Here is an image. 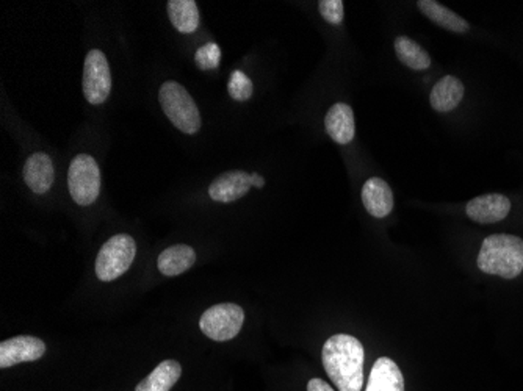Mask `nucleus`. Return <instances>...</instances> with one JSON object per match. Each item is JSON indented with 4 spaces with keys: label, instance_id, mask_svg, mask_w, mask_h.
Returning <instances> with one entry per match:
<instances>
[{
    "label": "nucleus",
    "instance_id": "obj_1",
    "mask_svg": "<svg viewBox=\"0 0 523 391\" xmlns=\"http://www.w3.org/2000/svg\"><path fill=\"white\" fill-rule=\"evenodd\" d=\"M327 376L339 391H360L364 384V346L347 333L327 339L321 352Z\"/></svg>",
    "mask_w": 523,
    "mask_h": 391
},
{
    "label": "nucleus",
    "instance_id": "obj_2",
    "mask_svg": "<svg viewBox=\"0 0 523 391\" xmlns=\"http://www.w3.org/2000/svg\"><path fill=\"white\" fill-rule=\"evenodd\" d=\"M478 267L486 274L514 279L523 271V240L508 234H495L483 242Z\"/></svg>",
    "mask_w": 523,
    "mask_h": 391
},
{
    "label": "nucleus",
    "instance_id": "obj_3",
    "mask_svg": "<svg viewBox=\"0 0 523 391\" xmlns=\"http://www.w3.org/2000/svg\"><path fill=\"white\" fill-rule=\"evenodd\" d=\"M158 100L165 115L174 127L187 135H195L201 129V115L190 92L177 82H165Z\"/></svg>",
    "mask_w": 523,
    "mask_h": 391
},
{
    "label": "nucleus",
    "instance_id": "obj_4",
    "mask_svg": "<svg viewBox=\"0 0 523 391\" xmlns=\"http://www.w3.org/2000/svg\"><path fill=\"white\" fill-rule=\"evenodd\" d=\"M137 254V244L131 235L111 236L99 251L96 259V275L99 281H117L131 267Z\"/></svg>",
    "mask_w": 523,
    "mask_h": 391
},
{
    "label": "nucleus",
    "instance_id": "obj_5",
    "mask_svg": "<svg viewBox=\"0 0 523 391\" xmlns=\"http://www.w3.org/2000/svg\"><path fill=\"white\" fill-rule=\"evenodd\" d=\"M68 188L74 203L84 207L96 203L101 191V171L92 156L80 154L72 160L68 171Z\"/></svg>",
    "mask_w": 523,
    "mask_h": 391
},
{
    "label": "nucleus",
    "instance_id": "obj_6",
    "mask_svg": "<svg viewBox=\"0 0 523 391\" xmlns=\"http://www.w3.org/2000/svg\"><path fill=\"white\" fill-rule=\"evenodd\" d=\"M245 312L236 304H218L204 312L199 327L205 337L215 341H229L242 331Z\"/></svg>",
    "mask_w": 523,
    "mask_h": 391
},
{
    "label": "nucleus",
    "instance_id": "obj_7",
    "mask_svg": "<svg viewBox=\"0 0 523 391\" xmlns=\"http://www.w3.org/2000/svg\"><path fill=\"white\" fill-rule=\"evenodd\" d=\"M84 94L93 105L104 104L111 92L110 66L102 51L93 49L84 63Z\"/></svg>",
    "mask_w": 523,
    "mask_h": 391
},
{
    "label": "nucleus",
    "instance_id": "obj_8",
    "mask_svg": "<svg viewBox=\"0 0 523 391\" xmlns=\"http://www.w3.org/2000/svg\"><path fill=\"white\" fill-rule=\"evenodd\" d=\"M46 345L36 337L20 335L0 343V368H12L18 363L40 360Z\"/></svg>",
    "mask_w": 523,
    "mask_h": 391
},
{
    "label": "nucleus",
    "instance_id": "obj_9",
    "mask_svg": "<svg viewBox=\"0 0 523 391\" xmlns=\"http://www.w3.org/2000/svg\"><path fill=\"white\" fill-rule=\"evenodd\" d=\"M467 216L475 222L492 224L510 215L511 201L503 195H484L471 199L465 207Z\"/></svg>",
    "mask_w": 523,
    "mask_h": 391
},
{
    "label": "nucleus",
    "instance_id": "obj_10",
    "mask_svg": "<svg viewBox=\"0 0 523 391\" xmlns=\"http://www.w3.org/2000/svg\"><path fill=\"white\" fill-rule=\"evenodd\" d=\"M251 188L249 174L245 171H229L220 177H216L210 183L209 195L216 203H234L246 196Z\"/></svg>",
    "mask_w": 523,
    "mask_h": 391
},
{
    "label": "nucleus",
    "instance_id": "obj_11",
    "mask_svg": "<svg viewBox=\"0 0 523 391\" xmlns=\"http://www.w3.org/2000/svg\"><path fill=\"white\" fill-rule=\"evenodd\" d=\"M55 180V170H53L51 156L44 152H36L27 158L24 164V182L36 195H44L52 188Z\"/></svg>",
    "mask_w": 523,
    "mask_h": 391
},
{
    "label": "nucleus",
    "instance_id": "obj_12",
    "mask_svg": "<svg viewBox=\"0 0 523 391\" xmlns=\"http://www.w3.org/2000/svg\"><path fill=\"white\" fill-rule=\"evenodd\" d=\"M362 203L373 218H386L393 210V193L389 183L380 177H372L362 188Z\"/></svg>",
    "mask_w": 523,
    "mask_h": 391
},
{
    "label": "nucleus",
    "instance_id": "obj_13",
    "mask_svg": "<svg viewBox=\"0 0 523 391\" xmlns=\"http://www.w3.org/2000/svg\"><path fill=\"white\" fill-rule=\"evenodd\" d=\"M325 127H326L327 135L333 138L335 143H351L354 133H356L354 113L351 107L342 104V102L333 105L325 117Z\"/></svg>",
    "mask_w": 523,
    "mask_h": 391
},
{
    "label": "nucleus",
    "instance_id": "obj_14",
    "mask_svg": "<svg viewBox=\"0 0 523 391\" xmlns=\"http://www.w3.org/2000/svg\"><path fill=\"white\" fill-rule=\"evenodd\" d=\"M366 391H405V379L398 365L387 357L376 360L370 372Z\"/></svg>",
    "mask_w": 523,
    "mask_h": 391
},
{
    "label": "nucleus",
    "instance_id": "obj_15",
    "mask_svg": "<svg viewBox=\"0 0 523 391\" xmlns=\"http://www.w3.org/2000/svg\"><path fill=\"white\" fill-rule=\"evenodd\" d=\"M464 98V85L459 78L453 76L440 78L432 88L430 102L436 111L448 113L455 110Z\"/></svg>",
    "mask_w": 523,
    "mask_h": 391
},
{
    "label": "nucleus",
    "instance_id": "obj_16",
    "mask_svg": "<svg viewBox=\"0 0 523 391\" xmlns=\"http://www.w3.org/2000/svg\"><path fill=\"white\" fill-rule=\"evenodd\" d=\"M197 261L195 249L187 244H176L171 248L165 249L162 254L158 255V269L164 275L174 277L179 274L189 271Z\"/></svg>",
    "mask_w": 523,
    "mask_h": 391
},
{
    "label": "nucleus",
    "instance_id": "obj_17",
    "mask_svg": "<svg viewBox=\"0 0 523 391\" xmlns=\"http://www.w3.org/2000/svg\"><path fill=\"white\" fill-rule=\"evenodd\" d=\"M417 7L428 20H432L434 24H438L445 30H450L453 33H465L471 28L467 20H463L459 14L444 7L436 0H419Z\"/></svg>",
    "mask_w": 523,
    "mask_h": 391
},
{
    "label": "nucleus",
    "instance_id": "obj_18",
    "mask_svg": "<svg viewBox=\"0 0 523 391\" xmlns=\"http://www.w3.org/2000/svg\"><path fill=\"white\" fill-rule=\"evenodd\" d=\"M182 374L176 360H165L148 378L138 384L135 391H170Z\"/></svg>",
    "mask_w": 523,
    "mask_h": 391
},
{
    "label": "nucleus",
    "instance_id": "obj_19",
    "mask_svg": "<svg viewBox=\"0 0 523 391\" xmlns=\"http://www.w3.org/2000/svg\"><path fill=\"white\" fill-rule=\"evenodd\" d=\"M168 16L177 32L193 33L199 27V10L195 0H170Z\"/></svg>",
    "mask_w": 523,
    "mask_h": 391
},
{
    "label": "nucleus",
    "instance_id": "obj_20",
    "mask_svg": "<svg viewBox=\"0 0 523 391\" xmlns=\"http://www.w3.org/2000/svg\"><path fill=\"white\" fill-rule=\"evenodd\" d=\"M395 52L398 55L399 61L414 71H423L431 65V57L425 49L407 36L395 39Z\"/></svg>",
    "mask_w": 523,
    "mask_h": 391
},
{
    "label": "nucleus",
    "instance_id": "obj_21",
    "mask_svg": "<svg viewBox=\"0 0 523 391\" xmlns=\"http://www.w3.org/2000/svg\"><path fill=\"white\" fill-rule=\"evenodd\" d=\"M228 92L230 98L237 102H245L253 96V82L251 78L242 71H232L228 84Z\"/></svg>",
    "mask_w": 523,
    "mask_h": 391
},
{
    "label": "nucleus",
    "instance_id": "obj_22",
    "mask_svg": "<svg viewBox=\"0 0 523 391\" xmlns=\"http://www.w3.org/2000/svg\"><path fill=\"white\" fill-rule=\"evenodd\" d=\"M195 61H197V68L203 71L216 69L221 61V49L216 43H207L197 49Z\"/></svg>",
    "mask_w": 523,
    "mask_h": 391
},
{
    "label": "nucleus",
    "instance_id": "obj_23",
    "mask_svg": "<svg viewBox=\"0 0 523 391\" xmlns=\"http://www.w3.org/2000/svg\"><path fill=\"white\" fill-rule=\"evenodd\" d=\"M318 8H320L323 20L329 24L339 26L343 22V2L342 0H321Z\"/></svg>",
    "mask_w": 523,
    "mask_h": 391
},
{
    "label": "nucleus",
    "instance_id": "obj_24",
    "mask_svg": "<svg viewBox=\"0 0 523 391\" xmlns=\"http://www.w3.org/2000/svg\"><path fill=\"white\" fill-rule=\"evenodd\" d=\"M308 391H334L331 385L323 382L320 379H312L309 380Z\"/></svg>",
    "mask_w": 523,
    "mask_h": 391
},
{
    "label": "nucleus",
    "instance_id": "obj_25",
    "mask_svg": "<svg viewBox=\"0 0 523 391\" xmlns=\"http://www.w3.org/2000/svg\"><path fill=\"white\" fill-rule=\"evenodd\" d=\"M249 182H251V187H255V188H262L263 185H265V179L261 176V174H249Z\"/></svg>",
    "mask_w": 523,
    "mask_h": 391
}]
</instances>
